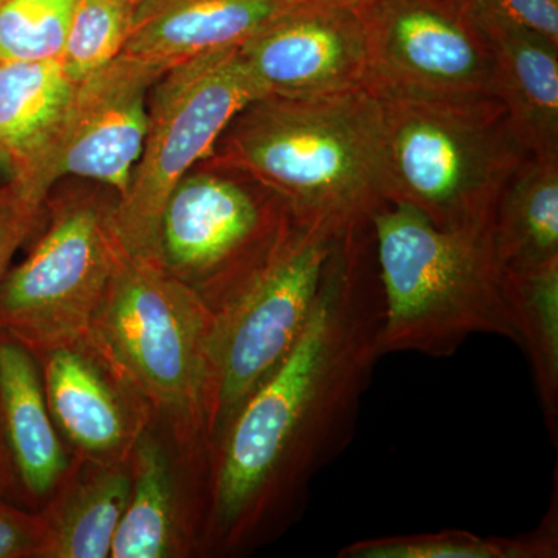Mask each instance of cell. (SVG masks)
I'll return each instance as SVG.
<instances>
[{"label": "cell", "instance_id": "cell-15", "mask_svg": "<svg viewBox=\"0 0 558 558\" xmlns=\"http://www.w3.org/2000/svg\"><path fill=\"white\" fill-rule=\"evenodd\" d=\"M299 0H137L121 53L172 65L234 49Z\"/></svg>", "mask_w": 558, "mask_h": 558}, {"label": "cell", "instance_id": "cell-30", "mask_svg": "<svg viewBox=\"0 0 558 558\" xmlns=\"http://www.w3.org/2000/svg\"><path fill=\"white\" fill-rule=\"evenodd\" d=\"M2 168H7V170H9V167H7L5 159H3L2 154H0V170H2Z\"/></svg>", "mask_w": 558, "mask_h": 558}, {"label": "cell", "instance_id": "cell-16", "mask_svg": "<svg viewBox=\"0 0 558 558\" xmlns=\"http://www.w3.org/2000/svg\"><path fill=\"white\" fill-rule=\"evenodd\" d=\"M0 421L21 490L49 501L75 459L51 418L38 357L2 330Z\"/></svg>", "mask_w": 558, "mask_h": 558}, {"label": "cell", "instance_id": "cell-2", "mask_svg": "<svg viewBox=\"0 0 558 558\" xmlns=\"http://www.w3.org/2000/svg\"><path fill=\"white\" fill-rule=\"evenodd\" d=\"M213 154L278 194L295 222L343 234L389 204L384 102L366 86L253 100Z\"/></svg>", "mask_w": 558, "mask_h": 558}, {"label": "cell", "instance_id": "cell-25", "mask_svg": "<svg viewBox=\"0 0 558 558\" xmlns=\"http://www.w3.org/2000/svg\"><path fill=\"white\" fill-rule=\"evenodd\" d=\"M472 21L510 22L558 44V0H454Z\"/></svg>", "mask_w": 558, "mask_h": 558}, {"label": "cell", "instance_id": "cell-24", "mask_svg": "<svg viewBox=\"0 0 558 558\" xmlns=\"http://www.w3.org/2000/svg\"><path fill=\"white\" fill-rule=\"evenodd\" d=\"M137 0H80L61 64L73 83L86 78L123 51Z\"/></svg>", "mask_w": 558, "mask_h": 558}, {"label": "cell", "instance_id": "cell-4", "mask_svg": "<svg viewBox=\"0 0 558 558\" xmlns=\"http://www.w3.org/2000/svg\"><path fill=\"white\" fill-rule=\"evenodd\" d=\"M215 314L157 264L119 253L89 339L145 399L185 457L208 468V351Z\"/></svg>", "mask_w": 558, "mask_h": 558}, {"label": "cell", "instance_id": "cell-11", "mask_svg": "<svg viewBox=\"0 0 558 558\" xmlns=\"http://www.w3.org/2000/svg\"><path fill=\"white\" fill-rule=\"evenodd\" d=\"M366 24L365 86L379 98H495L494 54L454 0H376Z\"/></svg>", "mask_w": 558, "mask_h": 558}, {"label": "cell", "instance_id": "cell-12", "mask_svg": "<svg viewBox=\"0 0 558 558\" xmlns=\"http://www.w3.org/2000/svg\"><path fill=\"white\" fill-rule=\"evenodd\" d=\"M238 51L263 97L357 89L366 78L365 14L330 0H299Z\"/></svg>", "mask_w": 558, "mask_h": 558}, {"label": "cell", "instance_id": "cell-19", "mask_svg": "<svg viewBox=\"0 0 558 558\" xmlns=\"http://www.w3.org/2000/svg\"><path fill=\"white\" fill-rule=\"evenodd\" d=\"M75 84L61 60L0 61V154L13 178L49 142Z\"/></svg>", "mask_w": 558, "mask_h": 558}, {"label": "cell", "instance_id": "cell-26", "mask_svg": "<svg viewBox=\"0 0 558 558\" xmlns=\"http://www.w3.org/2000/svg\"><path fill=\"white\" fill-rule=\"evenodd\" d=\"M0 486V558H40L46 542V517L11 505Z\"/></svg>", "mask_w": 558, "mask_h": 558}, {"label": "cell", "instance_id": "cell-27", "mask_svg": "<svg viewBox=\"0 0 558 558\" xmlns=\"http://www.w3.org/2000/svg\"><path fill=\"white\" fill-rule=\"evenodd\" d=\"M35 207L11 183L0 189V284L10 270L14 253L39 223Z\"/></svg>", "mask_w": 558, "mask_h": 558}, {"label": "cell", "instance_id": "cell-9", "mask_svg": "<svg viewBox=\"0 0 558 558\" xmlns=\"http://www.w3.org/2000/svg\"><path fill=\"white\" fill-rule=\"evenodd\" d=\"M110 209L92 201L62 205L27 258L3 278L0 330L36 357L89 339L120 253Z\"/></svg>", "mask_w": 558, "mask_h": 558}, {"label": "cell", "instance_id": "cell-17", "mask_svg": "<svg viewBox=\"0 0 558 558\" xmlns=\"http://www.w3.org/2000/svg\"><path fill=\"white\" fill-rule=\"evenodd\" d=\"M473 24L494 54L495 98L527 156H558V44L510 22Z\"/></svg>", "mask_w": 558, "mask_h": 558}, {"label": "cell", "instance_id": "cell-13", "mask_svg": "<svg viewBox=\"0 0 558 558\" xmlns=\"http://www.w3.org/2000/svg\"><path fill=\"white\" fill-rule=\"evenodd\" d=\"M54 427L75 461L119 464L156 422L145 399L90 339L38 355Z\"/></svg>", "mask_w": 558, "mask_h": 558}, {"label": "cell", "instance_id": "cell-29", "mask_svg": "<svg viewBox=\"0 0 558 558\" xmlns=\"http://www.w3.org/2000/svg\"><path fill=\"white\" fill-rule=\"evenodd\" d=\"M330 2L341 3V5L352 7V9L366 10L373 5L376 0H330Z\"/></svg>", "mask_w": 558, "mask_h": 558}, {"label": "cell", "instance_id": "cell-1", "mask_svg": "<svg viewBox=\"0 0 558 558\" xmlns=\"http://www.w3.org/2000/svg\"><path fill=\"white\" fill-rule=\"evenodd\" d=\"M381 329L373 230L360 223L333 244L299 340L213 446L199 548L236 556L301 519L318 473L354 439Z\"/></svg>", "mask_w": 558, "mask_h": 558}, {"label": "cell", "instance_id": "cell-22", "mask_svg": "<svg viewBox=\"0 0 558 558\" xmlns=\"http://www.w3.org/2000/svg\"><path fill=\"white\" fill-rule=\"evenodd\" d=\"M558 556L557 486L539 526L517 537H483L464 529L357 539L339 558H556Z\"/></svg>", "mask_w": 558, "mask_h": 558}, {"label": "cell", "instance_id": "cell-10", "mask_svg": "<svg viewBox=\"0 0 558 558\" xmlns=\"http://www.w3.org/2000/svg\"><path fill=\"white\" fill-rule=\"evenodd\" d=\"M168 65L120 53L75 84L57 130L43 150L10 183L43 208L64 175L105 183L124 196L148 132L150 89Z\"/></svg>", "mask_w": 558, "mask_h": 558}, {"label": "cell", "instance_id": "cell-5", "mask_svg": "<svg viewBox=\"0 0 558 558\" xmlns=\"http://www.w3.org/2000/svg\"><path fill=\"white\" fill-rule=\"evenodd\" d=\"M384 102L389 204L417 209L440 229L494 223L526 149L497 98Z\"/></svg>", "mask_w": 558, "mask_h": 558}, {"label": "cell", "instance_id": "cell-28", "mask_svg": "<svg viewBox=\"0 0 558 558\" xmlns=\"http://www.w3.org/2000/svg\"><path fill=\"white\" fill-rule=\"evenodd\" d=\"M0 486L5 488L7 494L20 490L9 446H7L5 435H3L2 421H0Z\"/></svg>", "mask_w": 558, "mask_h": 558}, {"label": "cell", "instance_id": "cell-14", "mask_svg": "<svg viewBox=\"0 0 558 558\" xmlns=\"http://www.w3.org/2000/svg\"><path fill=\"white\" fill-rule=\"evenodd\" d=\"M178 450L174 442H167L156 422L140 436L130 457V501L110 557H186L199 546L202 506L189 494L183 469L207 473L191 464L179 469Z\"/></svg>", "mask_w": 558, "mask_h": 558}, {"label": "cell", "instance_id": "cell-23", "mask_svg": "<svg viewBox=\"0 0 558 558\" xmlns=\"http://www.w3.org/2000/svg\"><path fill=\"white\" fill-rule=\"evenodd\" d=\"M80 0H5L0 61L61 60Z\"/></svg>", "mask_w": 558, "mask_h": 558}, {"label": "cell", "instance_id": "cell-7", "mask_svg": "<svg viewBox=\"0 0 558 558\" xmlns=\"http://www.w3.org/2000/svg\"><path fill=\"white\" fill-rule=\"evenodd\" d=\"M185 175L159 223L156 264L196 293L213 314L248 288L288 236L286 202L241 172Z\"/></svg>", "mask_w": 558, "mask_h": 558}, {"label": "cell", "instance_id": "cell-6", "mask_svg": "<svg viewBox=\"0 0 558 558\" xmlns=\"http://www.w3.org/2000/svg\"><path fill=\"white\" fill-rule=\"evenodd\" d=\"M263 97L238 47L172 65L154 84L148 132L130 189L110 209L121 252L156 264L161 211L194 165L211 157L231 120Z\"/></svg>", "mask_w": 558, "mask_h": 558}, {"label": "cell", "instance_id": "cell-31", "mask_svg": "<svg viewBox=\"0 0 558 558\" xmlns=\"http://www.w3.org/2000/svg\"><path fill=\"white\" fill-rule=\"evenodd\" d=\"M3 2H5V0H0V5H2Z\"/></svg>", "mask_w": 558, "mask_h": 558}, {"label": "cell", "instance_id": "cell-21", "mask_svg": "<svg viewBox=\"0 0 558 558\" xmlns=\"http://www.w3.org/2000/svg\"><path fill=\"white\" fill-rule=\"evenodd\" d=\"M502 290L510 317L527 354L545 424L557 446L558 436V256L502 270Z\"/></svg>", "mask_w": 558, "mask_h": 558}, {"label": "cell", "instance_id": "cell-18", "mask_svg": "<svg viewBox=\"0 0 558 558\" xmlns=\"http://www.w3.org/2000/svg\"><path fill=\"white\" fill-rule=\"evenodd\" d=\"M132 487L130 459L119 464L73 461L46 508L40 558H108Z\"/></svg>", "mask_w": 558, "mask_h": 558}, {"label": "cell", "instance_id": "cell-8", "mask_svg": "<svg viewBox=\"0 0 558 558\" xmlns=\"http://www.w3.org/2000/svg\"><path fill=\"white\" fill-rule=\"evenodd\" d=\"M341 234L293 220L267 266L215 314L208 351L207 427L215 446L242 403L296 343Z\"/></svg>", "mask_w": 558, "mask_h": 558}, {"label": "cell", "instance_id": "cell-20", "mask_svg": "<svg viewBox=\"0 0 558 558\" xmlns=\"http://www.w3.org/2000/svg\"><path fill=\"white\" fill-rule=\"evenodd\" d=\"M501 270L558 256V156H527L502 190L494 218Z\"/></svg>", "mask_w": 558, "mask_h": 558}, {"label": "cell", "instance_id": "cell-3", "mask_svg": "<svg viewBox=\"0 0 558 558\" xmlns=\"http://www.w3.org/2000/svg\"><path fill=\"white\" fill-rule=\"evenodd\" d=\"M384 296L381 354H457L473 336L519 333L502 290L494 223L440 229L417 209L387 204L369 219Z\"/></svg>", "mask_w": 558, "mask_h": 558}]
</instances>
